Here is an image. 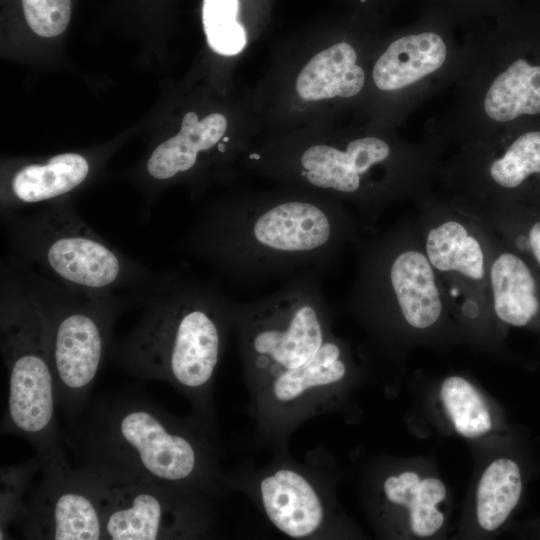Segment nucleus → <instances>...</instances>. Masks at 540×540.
Segmentation results:
<instances>
[{
  "instance_id": "28",
  "label": "nucleus",
  "mask_w": 540,
  "mask_h": 540,
  "mask_svg": "<svg viewBox=\"0 0 540 540\" xmlns=\"http://www.w3.org/2000/svg\"><path fill=\"white\" fill-rule=\"evenodd\" d=\"M26 21L39 36L54 37L67 27L71 0H22Z\"/></svg>"
},
{
  "instance_id": "17",
  "label": "nucleus",
  "mask_w": 540,
  "mask_h": 540,
  "mask_svg": "<svg viewBox=\"0 0 540 540\" xmlns=\"http://www.w3.org/2000/svg\"><path fill=\"white\" fill-rule=\"evenodd\" d=\"M391 157V147L383 139L363 137L351 140L344 149L327 144L306 148L299 160L301 179L322 190H330L352 200L364 231L365 196L368 205L367 227H373L364 178Z\"/></svg>"
},
{
  "instance_id": "24",
  "label": "nucleus",
  "mask_w": 540,
  "mask_h": 540,
  "mask_svg": "<svg viewBox=\"0 0 540 540\" xmlns=\"http://www.w3.org/2000/svg\"><path fill=\"white\" fill-rule=\"evenodd\" d=\"M468 209L520 252L540 274V206L509 204Z\"/></svg>"
},
{
  "instance_id": "23",
  "label": "nucleus",
  "mask_w": 540,
  "mask_h": 540,
  "mask_svg": "<svg viewBox=\"0 0 540 540\" xmlns=\"http://www.w3.org/2000/svg\"><path fill=\"white\" fill-rule=\"evenodd\" d=\"M484 109L499 122L540 113V66H532L524 59L512 63L490 86Z\"/></svg>"
},
{
  "instance_id": "11",
  "label": "nucleus",
  "mask_w": 540,
  "mask_h": 540,
  "mask_svg": "<svg viewBox=\"0 0 540 540\" xmlns=\"http://www.w3.org/2000/svg\"><path fill=\"white\" fill-rule=\"evenodd\" d=\"M367 371L350 343L333 333L308 361L250 395L257 434L274 449L287 448L291 434L313 417L333 412L355 416L352 396Z\"/></svg>"
},
{
  "instance_id": "5",
  "label": "nucleus",
  "mask_w": 540,
  "mask_h": 540,
  "mask_svg": "<svg viewBox=\"0 0 540 540\" xmlns=\"http://www.w3.org/2000/svg\"><path fill=\"white\" fill-rule=\"evenodd\" d=\"M10 256L68 291L87 298L141 300L155 274L110 244L68 200L1 217Z\"/></svg>"
},
{
  "instance_id": "20",
  "label": "nucleus",
  "mask_w": 540,
  "mask_h": 540,
  "mask_svg": "<svg viewBox=\"0 0 540 540\" xmlns=\"http://www.w3.org/2000/svg\"><path fill=\"white\" fill-rule=\"evenodd\" d=\"M226 128L227 121L221 114L213 113L199 121L196 113H186L179 133L160 143L150 154L146 162L148 176L164 182L190 172L197 166L200 153L226 143Z\"/></svg>"
},
{
  "instance_id": "4",
  "label": "nucleus",
  "mask_w": 540,
  "mask_h": 540,
  "mask_svg": "<svg viewBox=\"0 0 540 540\" xmlns=\"http://www.w3.org/2000/svg\"><path fill=\"white\" fill-rule=\"evenodd\" d=\"M71 446L83 465L112 479H141L193 489L216 500L227 493L212 430L180 418L136 392L96 400Z\"/></svg>"
},
{
  "instance_id": "25",
  "label": "nucleus",
  "mask_w": 540,
  "mask_h": 540,
  "mask_svg": "<svg viewBox=\"0 0 540 540\" xmlns=\"http://www.w3.org/2000/svg\"><path fill=\"white\" fill-rule=\"evenodd\" d=\"M488 174L499 189L510 192L540 175V131L520 135L491 162Z\"/></svg>"
},
{
  "instance_id": "26",
  "label": "nucleus",
  "mask_w": 540,
  "mask_h": 540,
  "mask_svg": "<svg viewBox=\"0 0 540 540\" xmlns=\"http://www.w3.org/2000/svg\"><path fill=\"white\" fill-rule=\"evenodd\" d=\"M238 0H204L203 25L209 46L221 55L238 54L246 45V33L237 21Z\"/></svg>"
},
{
  "instance_id": "16",
  "label": "nucleus",
  "mask_w": 540,
  "mask_h": 540,
  "mask_svg": "<svg viewBox=\"0 0 540 540\" xmlns=\"http://www.w3.org/2000/svg\"><path fill=\"white\" fill-rule=\"evenodd\" d=\"M507 434L470 447L474 468L454 534L456 539H491L511 519L522 497L520 463L506 452Z\"/></svg>"
},
{
  "instance_id": "19",
  "label": "nucleus",
  "mask_w": 540,
  "mask_h": 540,
  "mask_svg": "<svg viewBox=\"0 0 540 540\" xmlns=\"http://www.w3.org/2000/svg\"><path fill=\"white\" fill-rule=\"evenodd\" d=\"M91 173L89 160L79 153H62L42 163H28L11 173L2 190L1 217L23 206L62 200Z\"/></svg>"
},
{
  "instance_id": "29",
  "label": "nucleus",
  "mask_w": 540,
  "mask_h": 540,
  "mask_svg": "<svg viewBox=\"0 0 540 540\" xmlns=\"http://www.w3.org/2000/svg\"><path fill=\"white\" fill-rule=\"evenodd\" d=\"M361 1H365V0H361Z\"/></svg>"
},
{
  "instance_id": "7",
  "label": "nucleus",
  "mask_w": 540,
  "mask_h": 540,
  "mask_svg": "<svg viewBox=\"0 0 540 540\" xmlns=\"http://www.w3.org/2000/svg\"><path fill=\"white\" fill-rule=\"evenodd\" d=\"M323 272L307 270L261 298L234 302L233 332L250 395L313 357L334 333Z\"/></svg>"
},
{
  "instance_id": "12",
  "label": "nucleus",
  "mask_w": 540,
  "mask_h": 540,
  "mask_svg": "<svg viewBox=\"0 0 540 540\" xmlns=\"http://www.w3.org/2000/svg\"><path fill=\"white\" fill-rule=\"evenodd\" d=\"M361 472L362 505L379 538L448 536L453 495L433 458L378 455L365 462Z\"/></svg>"
},
{
  "instance_id": "8",
  "label": "nucleus",
  "mask_w": 540,
  "mask_h": 540,
  "mask_svg": "<svg viewBox=\"0 0 540 540\" xmlns=\"http://www.w3.org/2000/svg\"><path fill=\"white\" fill-rule=\"evenodd\" d=\"M414 223L464 344L496 357L505 331L494 318L490 300L494 233L478 215L457 206L430 205L418 212Z\"/></svg>"
},
{
  "instance_id": "14",
  "label": "nucleus",
  "mask_w": 540,
  "mask_h": 540,
  "mask_svg": "<svg viewBox=\"0 0 540 540\" xmlns=\"http://www.w3.org/2000/svg\"><path fill=\"white\" fill-rule=\"evenodd\" d=\"M40 460L41 478L31 486L15 520L32 540H104L105 483L94 470L71 467L63 448Z\"/></svg>"
},
{
  "instance_id": "6",
  "label": "nucleus",
  "mask_w": 540,
  "mask_h": 540,
  "mask_svg": "<svg viewBox=\"0 0 540 540\" xmlns=\"http://www.w3.org/2000/svg\"><path fill=\"white\" fill-rule=\"evenodd\" d=\"M4 261L37 308L46 332L57 407L78 421L106 357L118 316L135 297L94 299L76 295L7 255Z\"/></svg>"
},
{
  "instance_id": "3",
  "label": "nucleus",
  "mask_w": 540,
  "mask_h": 540,
  "mask_svg": "<svg viewBox=\"0 0 540 540\" xmlns=\"http://www.w3.org/2000/svg\"><path fill=\"white\" fill-rule=\"evenodd\" d=\"M140 302L138 323L113 344L112 357L132 376L174 387L212 430L214 379L233 331L234 302L184 269L156 274Z\"/></svg>"
},
{
  "instance_id": "2",
  "label": "nucleus",
  "mask_w": 540,
  "mask_h": 540,
  "mask_svg": "<svg viewBox=\"0 0 540 540\" xmlns=\"http://www.w3.org/2000/svg\"><path fill=\"white\" fill-rule=\"evenodd\" d=\"M355 248V280L342 310L366 332L368 356L386 367L393 394L412 350L446 351L464 339L413 221L361 236Z\"/></svg>"
},
{
  "instance_id": "21",
  "label": "nucleus",
  "mask_w": 540,
  "mask_h": 540,
  "mask_svg": "<svg viewBox=\"0 0 540 540\" xmlns=\"http://www.w3.org/2000/svg\"><path fill=\"white\" fill-rule=\"evenodd\" d=\"M442 38L431 32L394 41L373 68V80L384 91L409 86L439 69L446 59Z\"/></svg>"
},
{
  "instance_id": "22",
  "label": "nucleus",
  "mask_w": 540,
  "mask_h": 540,
  "mask_svg": "<svg viewBox=\"0 0 540 540\" xmlns=\"http://www.w3.org/2000/svg\"><path fill=\"white\" fill-rule=\"evenodd\" d=\"M356 60L355 50L347 43L335 44L318 53L297 78L298 95L305 100L316 101L358 94L363 88L365 75Z\"/></svg>"
},
{
  "instance_id": "27",
  "label": "nucleus",
  "mask_w": 540,
  "mask_h": 540,
  "mask_svg": "<svg viewBox=\"0 0 540 540\" xmlns=\"http://www.w3.org/2000/svg\"><path fill=\"white\" fill-rule=\"evenodd\" d=\"M36 458L16 466L1 468L0 539H6L8 526L15 522L25 496L31 487L32 477L40 469Z\"/></svg>"
},
{
  "instance_id": "10",
  "label": "nucleus",
  "mask_w": 540,
  "mask_h": 540,
  "mask_svg": "<svg viewBox=\"0 0 540 540\" xmlns=\"http://www.w3.org/2000/svg\"><path fill=\"white\" fill-rule=\"evenodd\" d=\"M340 476L333 457L321 449L299 462L287 448H278L273 460L260 469L242 467L224 473V485L251 498L268 522L289 538H364L337 499Z\"/></svg>"
},
{
  "instance_id": "18",
  "label": "nucleus",
  "mask_w": 540,
  "mask_h": 540,
  "mask_svg": "<svg viewBox=\"0 0 540 540\" xmlns=\"http://www.w3.org/2000/svg\"><path fill=\"white\" fill-rule=\"evenodd\" d=\"M488 280L492 312L504 331L540 324V274L495 233Z\"/></svg>"
},
{
  "instance_id": "15",
  "label": "nucleus",
  "mask_w": 540,
  "mask_h": 540,
  "mask_svg": "<svg viewBox=\"0 0 540 540\" xmlns=\"http://www.w3.org/2000/svg\"><path fill=\"white\" fill-rule=\"evenodd\" d=\"M413 394L407 424L421 437L456 436L470 448L507 434L502 408L464 373L453 372L419 382Z\"/></svg>"
},
{
  "instance_id": "1",
  "label": "nucleus",
  "mask_w": 540,
  "mask_h": 540,
  "mask_svg": "<svg viewBox=\"0 0 540 540\" xmlns=\"http://www.w3.org/2000/svg\"><path fill=\"white\" fill-rule=\"evenodd\" d=\"M364 231L340 203L307 196L219 203L200 212L181 247L240 285L324 273Z\"/></svg>"
},
{
  "instance_id": "13",
  "label": "nucleus",
  "mask_w": 540,
  "mask_h": 540,
  "mask_svg": "<svg viewBox=\"0 0 540 540\" xmlns=\"http://www.w3.org/2000/svg\"><path fill=\"white\" fill-rule=\"evenodd\" d=\"M101 478L104 540L203 539L216 529V499L204 493L149 480Z\"/></svg>"
},
{
  "instance_id": "9",
  "label": "nucleus",
  "mask_w": 540,
  "mask_h": 540,
  "mask_svg": "<svg viewBox=\"0 0 540 540\" xmlns=\"http://www.w3.org/2000/svg\"><path fill=\"white\" fill-rule=\"evenodd\" d=\"M0 348L8 372V401L1 431L24 438L37 451V457L44 459L62 449L46 332L37 308L4 260Z\"/></svg>"
}]
</instances>
